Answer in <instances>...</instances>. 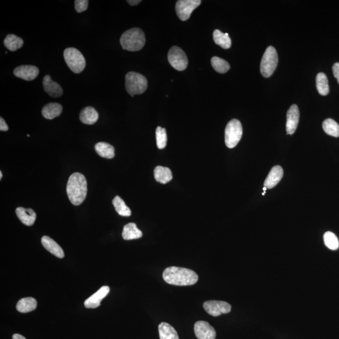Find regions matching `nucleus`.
Returning a JSON list of instances; mask_svg holds the SVG:
<instances>
[{
    "label": "nucleus",
    "instance_id": "1",
    "mask_svg": "<svg viewBox=\"0 0 339 339\" xmlns=\"http://www.w3.org/2000/svg\"><path fill=\"white\" fill-rule=\"evenodd\" d=\"M163 278L168 284L189 286L195 284L199 280V276L193 270L185 268L171 266L164 270Z\"/></svg>",
    "mask_w": 339,
    "mask_h": 339
},
{
    "label": "nucleus",
    "instance_id": "2",
    "mask_svg": "<svg viewBox=\"0 0 339 339\" xmlns=\"http://www.w3.org/2000/svg\"><path fill=\"white\" fill-rule=\"evenodd\" d=\"M66 191L72 204L80 206L82 204L87 193V183L84 175L78 172L72 174L68 180Z\"/></svg>",
    "mask_w": 339,
    "mask_h": 339
},
{
    "label": "nucleus",
    "instance_id": "3",
    "mask_svg": "<svg viewBox=\"0 0 339 339\" xmlns=\"http://www.w3.org/2000/svg\"><path fill=\"white\" fill-rule=\"evenodd\" d=\"M145 35L139 28H133L123 33L120 44L124 50L136 52L144 48L145 44Z\"/></svg>",
    "mask_w": 339,
    "mask_h": 339
},
{
    "label": "nucleus",
    "instance_id": "4",
    "mask_svg": "<svg viewBox=\"0 0 339 339\" xmlns=\"http://www.w3.org/2000/svg\"><path fill=\"white\" fill-rule=\"evenodd\" d=\"M125 86L128 93L131 97L142 95L146 90L148 81L145 77L135 72H129L125 77Z\"/></svg>",
    "mask_w": 339,
    "mask_h": 339
},
{
    "label": "nucleus",
    "instance_id": "5",
    "mask_svg": "<svg viewBox=\"0 0 339 339\" xmlns=\"http://www.w3.org/2000/svg\"><path fill=\"white\" fill-rule=\"evenodd\" d=\"M66 64L74 73L80 74L86 67V60L82 53L73 48H66L64 52Z\"/></svg>",
    "mask_w": 339,
    "mask_h": 339
},
{
    "label": "nucleus",
    "instance_id": "6",
    "mask_svg": "<svg viewBox=\"0 0 339 339\" xmlns=\"http://www.w3.org/2000/svg\"><path fill=\"white\" fill-rule=\"evenodd\" d=\"M278 63V57L274 47H268L264 53L260 65V71L264 78H269L274 74Z\"/></svg>",
    "mask_w": 339,
    "mask_h": 339
},
{
    "label": "nucleus",
    "instance_id": "7",
    "mask_svg": "<svg viewBox=\"0 0 339 339\" xmlns=\"http://www.w3.org/2000/svg\"><path fill=\"white\" fill-rule=\"evenodd\" d=\"M242 127L240 121L236 119H232L227 123L225 129V143L229 148L236 146L242 139Z\"/></svg>",
    "mask_w": 339,
    "mask_h": 339
},
{
    "label": "nucleus",
    "instance_id": "8",
    "mask_svg": "<svg viewBox=\"0 0 339 339\" xmlns=\"http://www.w3.org/2000/svg\"><path fill=\"white\" fill-rule=\"evenodd\" d=\"M168 62L174 69L182 71L188 65V59L182 49L178 47H172L168 54Z\"/></svg>",
    "mask_w": 339,
    "mask_h": 339
},
{
    "label": "nucleus",
    "instance_id": "9",
    "mask_svg": "<svg viewBox=\"0 0 339 339\" xmlns=\"http://www.w3.org/2000/svg\"><path fill=\"white\" fill-rule=\"evenodd\" d=\"M200 4V0H179L177 1L176 10L178 18L182 21L188 20L192 13Z\"/></svg>",
    "mask_w": 339,
    "mask_h": 339
},
{
    "label": "nucleus",
    "instance_id": "10",
    "mask_svg": "<svg viewBox=\"0 0 339 339\" xmlns=\"http://www.w3.org/2000/svg\"><path fill=\"white\" fill-rule=\"evenodd\" d=\"M204 308L206 312L213 317H218L231 312V306L228 303L217 300H210L204 302Z\"/></svg>",
    "mask_w": 339,
    "mask_h": 339
},
{
    "label": "nucleus",
    "instance_id": "11",
    "mask_svg": "<svg viewBox=\"0 0 339 339\" xmlns=\"http://www.w3.org/2000/svg\"><path fill=\"white\" fill-rule=\"evenodd\" d=\"M194 332L198 339H215L216 332L208 322L197 321L194 325Z\"/></svg>",
    "mask_w": 339,
    "mask_h": 339
},
{
    "label": "nucleus",
    "instance_id": "12",
    "mask_svg": "<svg viewBox=\"0 0 339 339\" xmlns=\"http://www.w3.org/2000/svg\"><path fill=\"white\" fill-rule=\"evenodd\" d=\"M300 112L297 105L293 104L288 111L287 114V125L286 129L288 135H293L297 129L299 122Z\"/></svg>",
    "mask_w": 339,
    "mask_h": 339
},
{
    "label": "nucleus",
    "instance_id": "13",
    "mask_svg": "<svg viewBox=\"0 0 339 339\" xmlns=\"http://www.w3.org/2000/svg\"><path fill=\"white\" fill-rule=\"evenodd\" d=\"M14 75L23 80L31 81L35 80L39 74V69L36 66L21 65L16 67L14 71Z\"/></svg>",
    "mask_w": 339,
    "mask_h": 339
},
{
    "label": "nucleus",
    "instance_id": "14",
    "mask_svg": "<svg viewBox=\"0 0 339 339\" xmlns=\"http://www.w3.org/2000/svg\"><path fill=\"white\" fill-rule=\"evenodd\" d=\"M110 287L108 286H104L95 294L91 295L90 297L84 302V306L87 308H95L99 307L101 302L104 298H105L108 294L110 293Z\"/></svg>",
    "mask_w": 339,
    "mask_h": 339
},
{
    "label": "nucleus",
    "instance_id": "15",
    "mask_svg": "<svg viewBox=\"0 0 339 339\" xmlns=\"http://www.w3.org/2000/svg\"><path fill=\"white\" fill-rule=\"evenodd\" d=\"M283 176V168L280 166H274L272 168L264 182V187L266 189L274 188L280 182Z\"/></svg>",
    "mask_w": 339,
    "mask_h": 339
},
{
    "label": "nucleus",
    "instance_id": "16",
    "mask_svg": "<svg viewBox=\"0 0 339 339\" xmlns=\"http://www.w3.org/2000/svg\"><path fill=\"white\" fill-rule=\"evenodd\" d=\"M43 86L45 91L53 97H61L63 94V89L58 83L54 82L50 76L46 75L43 80Z\"/></svg>",
    "mask_w": 339,
    "mask_h": 339
},
{
    "label": "nucleus",
    "instance_id": "17",
    "mask_svg": "<svg viewBox=\"0 0 339 339\" xmlns=\"http://www.w3.org/2000/svg\"><path fill=\"white\" fill-rule=\"evenodd\" d=\"M41 242L44 248L55 257L59 258H63L65 257L63 248L52 238L44 236L42 238Z\"/></svg>",
    "mask_w": 339,
    "mask_h": 339
},
{
    "label": "nucleus",
    "instance_id": "18",
    "mask_svg": "<svg viewBox=\"0 0 339 339\" xmlns=\"http://www.w3.org/2000/svg\"><path fill=\"white\" fill-rule=\"evenodd\" d=\"M16 214L23 225L28 226H32L37 217L36 213L32 209L16 208Z\"/></svg>",
    "mask_w": 339,
    "mask_h": 339
},
{
    "label": "nucleus",
    "instance_id": "19",
    "mask_svg": "<svg viewBox=\"0 0 339 339\" xmlns=\"http://www.w3.org/2000/svg\"><path fill=\"white\" fill-rule=\"evenodd\" d=\"M80 118L84 124L92 125L97 122L99 114L95 108L88 106L81 111Z\"/></svg>",
    "mask_w": 339,
    "mask_h": 339
},
{
    "label": "nucleus",
    "instance_id": "20",
    "mask_svg": "<svg viewBox=\"0 0 339 339\" xmlns=\"http://www.w3.org/2000/svg\"><path fill=\"white\" fill-rule=\"evenodd\" d=\"M63 106L56 102H51L42 109V116L47 119H53L60 116L63 112Z\"/></svg>",
    "mask_w": 339,
    "mask_h": 339
},
{
    "label": "nucleus",
    "instance_id": "21",
    "mask_svg": "<svg viewBox=\"0 0 339 339\" xmlns=\"http://www.w3.org/2000/svg\"><path fill=\"white\" fill-rule=\"evenodd\" d=\"M142 232L135 223H129L123 227L122 237L125 240H136L142 238Z\"/></svg>",
    "mask_w": 339,
    "mask_h": 339
},
{
    "label": "nucleus",
    "instance_id": "22",
    "mask_svg": "<svg viewBox=\"0 0 339 339\" xmlns=\"http://www.w3.org/2000/svg\"><path fill=\"white\" fill-rule=\"evenodd\" d=\"M37 302L33 297H26L19 300L16 304V310L19 312L28 313L35 310Z\"/></svg>",
    "mask_w": 339,
    "mask_h": 339
},
{
    "label": "nucleus",
    "instance_id": "23",
    "mask_svg": "<svg viewBox=\"0 0 339 339\" xmlns=\"http://www.w3.org/2000/svg\"><path fill=\"white\" fill-rule=\"evenodd\" d=\"M160 339H179L178 332L169 323H161L159 325Z\"/></svg>",
    "mask_w": 339,
    "mask_h": 339
},
{
    "label": "nucleus",
    "instance_id": "24",
    "mask_svg": "<svg viewBox=\"0 0 339 339\" xmlns=\"http://www.w3.org/2000/svg\"><path fill=\"white\" fill-rule=\"evenodd\" d=\"M154 177L158 182L163 184L169 182L173 178L172 173L170 168L162 166H158L155 168Z\"/></svg>",
    "mask_w": 339,
    "mask_h": 339
},
{
    "label": "nucleus",
    "instance_id": "25",
    "mask_svg": "<svg viewBox=\"0 0 339 339\" xmlns=\"http://www.w3.org/2000/svg\"><path fill=\"white\" fill-rule=\"evenodd\" d=\"M95 148L100 157L107 159H112L114 157V148L107 143H97L96 144Z\"/></svg>",
    "mask_w": 339,
    "mask_h": 339
},
{
    "label": "nucleus",
    "instance_id": "26",
    "mask_svg": "<svg viewBox=\"0 0 339 339\" xmlns=\"http://www.w3.org/2000/svg\"><path fill=\"white\" fill-rule=\"evenodd\" d=\"M213 39L215 43L222 48L228 49L231 48V40L227 33H224L219 30H215L213 33Z\"/></svg>",
    "mask_w": 339,
    "mask_h": 339
},
{
    "label": "nucleus",
    "instance_id": "27",
    "mask_svg": "<svg viewBox=\"0 0 339 339\" xmlns=\"http://www.w3.org/2000/svg\"><path fill=\"white\" fill-rule=\"evenodd\" d=\"M4 46L8 50L14 52L22 48L23 46V40L22 38L18 37L14 34H9L6 36L4 40Z\"/></svg>",
    "mask_w": 339,
    "mask_h": 339
},
{
    "label": "nucleus",
    "instance_id": "28",
    "mask_svg": "<svg viewBox=\"0 0 339 339\" xmlns=\"http://www.w3.org/2000/svg\"><path fill=\"white\" fill-rule=\"evenodd\" d=\"M113 204L115 210L119 215L121 216L129 217L131 214L130 209L126 205L123 200L119 196L117 195L113 200Z\"/></svg>",
    "mask_w": 339,
    "mask_h": 339
},
{
    "label": "nucleus",
    "instance_id": "29",
    "mask_svg": "<svg viewBox=\"0 0 339 339\" xmlns=\"http://www.w3.org/2000/svg\"><path fill=\"white\" fill-rule=\"evenodd\" d=\"M317 91L322 96H327L329 93L328 81L325 74L321 72L317 74L316 78Z\"/></svg>",
    "mask_w": 339,
    "mask_h": 339
},
{
    "label": "nucleus",
    "instance_id": "30",
    "mask_svg": "<svg viewBox=\"0 0 339 339\" xmlns=\"http://www.w3.org/2000/svg\"><path fill=\"white\" fill-rule=\"evenodd\" d=\"M323 127L324 131L327 135L334 137H339V125L334 119H325L323 122Z\"/></svg>",
    "mask_w": 339,
    "mask_h": 339
},
{
    "label": "nucleus",
    "instance_id": "31",
    "mask_svg": "<svg viewBox=\"0 0 339 339\" xmlns=\"http://www.w3.org/2000/svg\"><path fill=\"white\" fill-rule=\"evenodd\" d=\"M211 65L217 72L225 74L230 69V65L227 61L218 57H213L211 59Z\"/></svg>",
    "mask_w": 339,
    "mask_h": 339
},
{
    "label": "nucleus",
    "instance_id": "32",
    "mask_svg": "<svg viewBox=\"0 0 339 339\" xmlns=\"http://www.w3.org/2000/svg\"><path fill=\"white\" fill-rule=\"evenodd\" d=\"M325 246L331 250H336L339 248V242L338 238L333 232L328 231L323 236Z\"/></svg>",
    "mask_w": 339,
    "mask_h": 339
},
{
    "label": "nucleus",
    "instance_id": "33",
    "mask_svg": "<svg viewBox=\"0 0 339 339\" xmlns=\"http://www.w3.org/2000/svg\"><path fill=\"white\" fill-rule=\"evenodd\" d=\"M156 140L157 147L159 149L165 148L167 143V135L166 129L161 127H157L156 129Z\"/></svg>",
    "mask_w": 339,
    "mask_h": 339
},
{
    "label": "nucleus",
    "instance_id": "34",
    "mask_svg": "<svg viewBox=\"0 0 339 339\" xmlns=\"http://www.w3.org/2000/svg\"><path fill=\"white\" fill-rule=\"evenodd\" d=\"M74 2L77 12L82 13L86 11L88 7L89 1L87 0H76Z\"/></svg>",
    "mask_w": 339,
    "mask_h": 339
},
{
    "label": "nucleus",
    "instance_id": "35",
    "mask_svg": "<svg viewBox=\"0 0 339 339\" xmlns=\"http://www.w3.org/2000/svg\"><path fill=\"white\" fill-rule=\"evenodd\" d=\"M332 70H333L334 76L338 80L339 84V63L334 64Z\"/></svg>",
    "mask_w": 339,
    "mask_h": 339
},
{
    "label": "nucleus",
    "instance_id": "36",
    "mask_svg": "<svg viewBox=\"0 0 339 339\" xmlns=\"http://www.w3.org/2000/svg\"><path fill=\"white\" fill-rule=\"evenodd\" d=\"M0 130H1V131H6L8 130V125L2 117L0 118Z\"/></svg>",
    "mask_w": 339,
    "mask_h": 339
},
{
    "label": "nucleus",
    "instance_id": "37",
    "mask_svg": "<svg viewBox=\"0 0 339 339\" xmlns=\"http://www.w3.org/2000/svg\"><path fill=\"white\" fill-rule=\"evenodd\" d=\"M127 2L130 5L135 6L138 5L142 1H140V0H129V1H127Z\"/></svg>",
    "mask_w": 339,
    "mask_h": 339
},
{
    "label": "nucleus",
    "instance_id": "38",
    "mask_svg": "<svg viewBox=\"0 0 339 339\" xmlns=\"http://www.w3.org/2000/svg\"><path fill=\"white\" fill-rule=\"evenodd\" d=\"M13 339H26V338H25V337H23L22 336V335L18 334H14V336L12 337Z\"/></svg>",
    "mask_w": 339,
    "mask_h": 339
},
{
    "label": "nucleus",
    "instance_id": "39",
    "mask_svg": "<svg viewBox=\"0 0 339 339\" xmlns=\"http://www.w3.org/2000/svg\"><path fill=\"white\" fill-rule=\"evenodd\" d=\"M2 177H3V174H2V172H0V180H1Z\"/></svg>",
    "mask_w": 339,
    "mask_h": 339
},
{
    "label": "nucleus",
    "instance_id": "40",
    "mask_svg": "<svg viewBox=\"0 0 339 339\" xmlns=\"http://www.w3.org/2000/svg\"><path fill=\"white\" fill-rule=\"evenodd\" d=\"M266 189H266V187H264L263 191H264V192H266Z\"/></svg>",
    "mask_w": 339,
    "mask_h": 339
}]
</instances>
